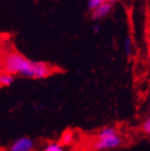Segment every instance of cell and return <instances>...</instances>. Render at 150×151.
<instances>
[{"mask_svg":"<svg viewBox=\"0 0 150 151\" xmlns=\"http://www.w3.org/2000/svg\"><path fill=\"white\" fill-rule=\"evenodd\" d=\"M4 68L6 73L20 75L32 79L46 78L54 74V68L42 61H32L17 52H11L4 60Z\"/></svg>","mask_w":150,"mask_h":151,"instance_id":"cell-1","label":"cell"},{"mask_svg":"<svg viewBox=\"0 0 150 151\" xmlns=\"http://www.w3.org/2000/svg\"><path fill=\"white\" fill-rule=\"evenodd\" d=\"M122 144L123 138L120 137L116 128L113 126H106L98 133L92 147L96 151H104L115 149Z\"/></svg>","mask_w":150,"mask_h":151,"instance_id":"cell-2","label":"cell"},{"mask_svg":"<svg viewBox=\"0 0 150 151\" xmlns=\"http://www.w3.org/2000/svg\"><path fill=\"white\" fill-rule=\"evenodd\" d=\"M35 143L29 137H21L15 140L9 147V151H33Z\"/></svg>","mask_w":150,"mask_h":151,"instance_id":"cell-3","label":"cell"},{"mask_svg":"<svg viewBox=\"0 0 150 151\" xmlns=\"http://www.w3.org/2000/svg\"><path fill=\"white\" fill-rule=\"evenodd\" d=\"M113 4L114 1H104L99 7L91 11V19L96 21L107 17L113 9Z\"/></svg>","mask_w":150,"mask_h":151,"instance_id":"cell-4","label":"cell"},{"mask_svg":"<svg viewBox=\"0 0 150 151\" xmlns=\"http://www.w3.org/2000/svg\"><path fill=\"white\" fill-rule=\"evenodd\" d=\"M73 141H74V133L72 130L67 129L62 134L59 143L65 147L66 146H70L73 143Z\"/></svg>","mask_w":150,"mask_h":151,"instance_id":"cell-5","label":"cell"},{"mask_svg":"<svg viewBox=\"0 0 150 151\" xmlns=\"http://www.w3.org/2000/svg\"><path fill=\"white\" fill-rule=\"evenodd\" d=\"M15 81V77L9 73H1L0 74V87H9Z\"/></svg>","mask_w":150,"mask_h":151,"instance_id":"cell-6","label":"cell"},{"mask_svg":"<svg viewBox=\"0 0 150 151\" xmlns=\"http://www.w3.org/2000/svg\"><path fill=\"white\" fill-rule=\"evenodd\" d=\"M133 42L130 36H128L124 40L123 44V49H124V54L127 57H130L133 55Z\"/></svg>","mask_w":150,"mask_h":151,"instance_id":"cell-7","label":"cell"},{"mask_svg":"<svg viewBox=\"0 0 150 151\" xmlns=\"http://www.w3.org/2000/svg\"><path fill=\"white\" fill-rule=\"evenodd\" d=\"M42 151H65V147L59 142H51L45 146Z\"/></svg>","mask_w":150,"mask_h":151,"instance_id":"cell-8","label":"cell"},{"mask_svg":"<svg viewBox=\"0 0 150 151\" xmlns=\"http://www.w3.org/2000/svg\"><path fill=\"white\" fill-rule=\"evenodd\" d=\"M103 2H104V0H88V9L90 11H93L97 9V7H99Z\"/></svg>","mask_w":150,"mask_h":151,"instance_id":"cell-9","label":"cell"},{"mask_svg":"<svg viewBox=\"0 0 150 151\" xmlns=\"http://www.w3.org/2000/svg\"><path fill=\"white\" fill-rule=\"evenodd\" d=\"M141 129H142V132L146 134H150V118L149 117H147L143 122L142 126H141Z\"/></svg>","mask_w":150,"mask_h":151,"instance_id":"cell-10","label":"cell"},{"mask_svg":"<svg viewBox=\"0 0 150 151\" xmlns=\"http://www.w3.org/2000/svg\"><path fill=\"white\" fill-rule=\"evenodd\" d=\"M92 32H93L94 34H98V33H100V26L99 24H95V25H93V27H92Z\"/></svg>","mask_w":150,"mask_h":151,"instance_id":"cell-11","label":"cell"}]
</instances>
